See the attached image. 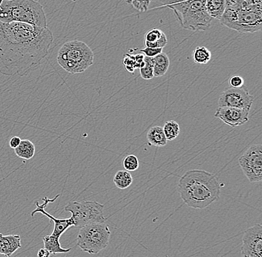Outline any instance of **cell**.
<instances>
[{
	"label": "cell",
	"mask_w": 262,
	"mask_h": 257,
	"mask_svg": "<svg viewBox=\"0 0 262 257\" xmlns=\"http://www.w3.org/2000/svg\"><path fill=\"white\" fill-rule=\"evenodd\" d=\"M48 28L0 21V73L25 76L48 55L53 43Z\"/></svg>",
	"instance_id": "cell-1"
},
{
	"label": "cell",
	"mask_w": 262,
	"mask_h": 257,
	"mask_svg": "<svg viewBox=\"0 0 262 257\" xmlns=\"http://www.w3.org/2000/svg\"><path fill=\"white\" fill-rule=\"evenodd\" d=\"M177 191L184 203L203 209L218 201L220 185L214 174L203 170H191L183 174L177 184Z\"/></svg>",
	"instance_id": "cell-2"
},
{
	"label": "cell",
	"mask_w": 262,
	"mask_h": 257,
	"mask_svg": "<svg viewBox=\"0 0 262 257\" xmlns=\"http://www.w3.org/2000/svg\"><path fill=\"white\" fill-rule=\"evenodd\" d=\"M220 22L241 34L262 30V0H226Z\"/></svg>",
	"instance_id": "cell-3"
},
{
	"label": "cell",
	"mask_w": 262,
	"mask_h": 257,
	"mask_svg": "<svg viewBox=\"0 0 262 257\" xmlns=\"http://www.w3.org/2000/svg\"><path fill=\"white\" fill-rule=\"evenodd\" d=\"M172 10L183 28L192 31L210 29L213 18L206 9V0H159Z\"/></svg>",
	"instance_id": "cell-4"
},
{
	"label": "cell",
	"mask_w": 262,
	"mask_h": 257,
	"mask_svg": "<svg viewBox=\"0 0 262 257\" xmlns=\"http://www.w3.org/2000/svg\"><path fill=\"white\" fill-rule=\"evenodd\" d=\"M0 21L48 28L44 7L35 0H0Z\"/></svg>",
	"instance_id": "cell-5"
},
{
	"label": "cell",
	"mask_w": 262,
	"mask_h": 257,
	"mask_svg": "<svg viewBox=\"0 0 262 257\" xmlns=\"http://www.w3.org/2000/svg\"><path fill=\"white\" fill-rule=\"evenodd\" d=\"M60 66L71 75L84 72L94 62L90 46L78 40L67 41L60 48L57 57Z\"/></svg>",
	"instance_id": "cell-6"
},
{
	"label": "cell",
	"mask_w": 262,
	"mask_h": 257,
	"mask_svg": "<svg viewBox=\"0 0 262 257\" xmlns=\"http://www.w3.org/2000/svg\"><path fill=\"white\" fill-rule=\"evenodd\" d=\"M110 236L105 222L85 225L80 228L77 236V246L87 254H98L108 246Z\"/></svg>",
	"instance_id": "cell-7"
},
{
	"label": "cell",
	"mask_w": 262,
	"mask_h": 257,
	"mask_svg": "<svg viewBox=\"0 0 262 257\" xmlns=\"http://www.w3.org/2000/svg\"><path fill=\"white\" fill-rule=\"evenodd\" d=\"M104 205L95 201H70L65 211L70 213L73 226L82 228L91 224L104 223L107 218L104 214Z\"/></svg>",
	"instance_id": "cell-8"
},
{
	"label": "cell",
	"mask_w": 262,
	"mask_h": 257,
	"mask_svg": "<svg viewBox=\"0 0 262 257\" xmlns=\"http://www.w3.org/2000/svg\"><path fill=\"white\" fill-rule=\"evenodd\" d=\"M242 171L250 182L262 180V146H252L238 159Z\"/></svg>",
	"instance_id": "cell-9"
},
{
	"label": "cell",
	"mask_w": 262,
	"mask_h": 257,
	"mask_svg": "<svg viewBox=\"0 0 262 257\" xmlns=\"http://www.w3.org/2000/svg\"><path fill=\"white\" fill-rule=\"evenodd\" d=\"M254 97L250 95L246 86L240 88H230L223 91L219 97V107H233L250 110Z\"/></svg>",
	"instance_id": "cell-10"
},
{
	"label": "cell",
	"mask_w": 262,
	"mask_h": 257,
	"mask_svg": "<svg viewBox=\"0 0 262 257\" xmlns=\"http://www.w3.org/2000/svg\"><path fill=\"white\" fill-rule=\"evenodd\" d=\"M241 257H262V226L256 224L242 237Z\"/></svg>",
	"instance_id": "cell-11"
},
{
	"label": "cell",
	"mask_w": 262,
	"mask_h": 257,
	"mask_svg": "<svg viewBox=\"0 0 262 257\" xmlns=\"http://www.w3.org/2000/svg\"><path fill=\"white\" fill-rule=\"evenodd\" d=\"M250 110L233 107H219L214 117L232 127L243 125L249 121Z\"/></svg>",
	"instance_id": "cell-12"
},
{
	"label": "cell",
	"mask_w": 262,
	"mask_h": 257,
	"mask_svg": "<svg viewBox=\"0 0 262 257\" xmlns=\"http://www.w3.org/2000/svg\"><path fill=\"white\" fill-rule=\"evenodd\" d=\"M60 195H56L53 199H50L48 197L46 196L44 198V204L41 205L38 201H37L35 203L37 208L31 213V217H34V214L36 213H40V214H44L46 216L48 217L49 218L50 221L54 223V229H53L52 233L51 235L54 236L60 237L63 234L67 231L70 227L73 226L72 220L71 218H58L51 215V214H48L46 211L45 208L47 206L48 203H51L54 202Z\"/></svg>",
	"instance_id": "cell-13"
},
{
	"label": "cell",
	"mask_w": 262,
	"mask_h": 257,
	"mask_svg": "<svg viewBox=\"0 0 262 257\" xmlns=\"http://www.w3.org/2000/svg\"><path fill=\"white\" fill-rule=\"evenodd\" d=\"M22 246L21 236L19 235H7L0 234V254L11 257L12 254Z\"/></svg>",
	"instance_id": "cell-14"
},
{
	"label": "cell",
	"mask_w": 262,
	"mask_h": 257,
	"mask_svg": "<svg viewBox=\"0 0 262 257\" xmlns=\"http://www.w3.org/2000/svg\"><path fill=\"white\" fill-rule=\"evenodd\" d=\"M167 43V40L166 34L159 28H153L146 33V47L163 48Z\"/></svg>",
	"instance_id": "cell-15"
},
{
	"label": "cell",
	"mask_w": 262,
	"mask_h": 257,
	"mask_svg": "<svg viewBox=\"0 0 262 257\" xmlns=\"http://www.w3.org/2000/svg\"><path fill=\"white\" fill-rule=\"evenodd\" d=\"M206 9L213 19L220 21L226 9V0H206Z\"/></svg>",
	"instance_id": "cell-16"
},
{
	"label": "cell",
	"mask_w": 262,
	"mask_h": 257,
	"mask_svg": "<svg viewBox=\"0 0 262 257\" xmlns=\"http://www.w3.org/2000/svg\"><path fill=\"white\" fill-rule=\"evenodd\" d=\"M170 60L166 53H160L154 57V77L160 78L166 75L169 68Z\"/></svg>",
	"instance_id": "cell-17"
},
{
	"label": "cell",
	"mask_w": 262,
	"mask_h": 257,
	"mask_svg": "<svg viewBox=\"0 0 262 257\" xmlns=\"http://www.w3.org/2000/svg\"><path fill=\"white\" fill-rule=\"evenodd\" d=\"M147 141L151 145L164 147L167 144V139L165 135L163 127L155 126L149 129L147 135Z\"/></svg>",
	"instance_id": "cell-18"
},
{
	"label": "cell",
	"mask_w": 262,
	"mask_h": 257,
	"mask_svg": "<svg viewBox=\"0 0 262 257\" xmlns=\"http://www.w3.org/2000/svg\"><path fill=\"white\" fill-rule=\"evenodd\" d=\"M35 146L28 139L21 140V144L14 149L16 155L23 159L30 160L35 155Z\"/></svg>",
	"instance_id": "cell-19"
},
{
	"label": "cell",
	"mask_w": 262,
	"mask_h": 257,
	"mask_svg": "<svg viewBox=\"0 0 262 257\" xmlns=\"http://www.w3.org/2000/svg\"><path fill=\"white\" fill-rule=\"evenodd\" d=\"M58 237L52 235L46 236L43 238L44 248L48 250L51 254H67L71 251V248H64L61 247Z\"/></svg>",
	"instance_id": "cell-20"
},
{
	"label": "cell",
	"mask_w": 262,
	"mask_h": 257,
	"mask_svg": "<svg viewBox=\"0 0 262 257\" xmlns=\"http://www.w3.org/2000/svg\"><path fill=\"white\" fill-rule=\"evenodd\" d=\"M114 182L119 189H127L132 185L133 177L128 171H119L116 173Z\"/></svg>",
	"instance_id": "cell-21"
},
{
	"label": "cell",
	"mask_w": 262,
	"mask_h": 257,
	"mask_svg": "<svg viewBox=\"0 0 262 257\" xmlns=\"http://www.w3.org/2000/svg\"><path fill=\"white\" fill-rule=\"evenodd\" d=\"M211 51L206 47H197L193 52V59L197 64H207L211 61Z\"/></svg>",
	"instance_id": "cell-22"
},
{
	"label": "cell",
	"mask_w": 262,
	"mask_h": 257,
	"mask_svg": "<svg viewBox=\"0 0 262 257\" xmlns=\"http://www.w3.org/2000/svg\"><path fill=\"white\" fill-rule=\"evenodd\" d=\"M167 141H173L180 134V126L175 121H168L163 127Z\"/></svg>",
	"instance_id": "cell-23"
},
{
	"label": "cell",
	"mask_w": 262,
	"mask_h": 257,
	"mask_svg": "<svg viewBox=\"0 0 262 257\" xmlns=\"http://www.w3.org/2000/svg\"><path fill=\"white\" fill-rule=\"evenodd\" d=\"M154 58L144 57V65L140 68V75L144 80H151L154 78Z\"/></svg>",
	"instance_id": "cell-24"
},
{
	"label": "cell",
	"mask_w": 262,
	"mask_h": 257,
	"mask_svg": "<svg viewBox=\"0 0 262 257\" xmlns=\"http://www.w3.org/2000/svg\"><path fill=\"white\" fill-rule=\"evenodd\" d=\"M123 167L128 172L137 171L140 167L138 158L134 155H127L123 160Z\"/></svg>",
	"instance_id": "cell-25"
},
{
	"label": "cell",
	"mask_w": 262,
	"mask_h": 257,
	"mask_svg": "<svg viewBox=\"0 0 262 257\" xmlns=\"http://www.w3.org/2000/svg\"><path fill=\"white\" fill-rule=\"evenodd\" d=\"M153 0H126V2L132 5L137 11L144 12L148 10L149 5Z\"/></svg>",
	"instance_id": "cell-26"
},
{
	"label": "cell",
	"mask_w": 262,
	"mask_h": 257,
	"mask_svg": "<svg viewBox=\"0 0 262 257\" xmlns=\"http://www.w3.org/2000/svg\"><path fill=\"white\" fill-rule=\"evenodd\" d=\"M124 68L128 72L134 74L136 68V61L134 55L126 54L124 58Z\"/></svg>",
	"instance_id": "cell-27"
},
{
	"label": "cell",
	"mask_w": 262,
	"mask_h": 257,
	"mask_svg": "<svg viewBox=\"0 0 262 257\" xmlns=\"http://www.w3.org/2000/svg\"><path fill=\"white\" fill-rule=\"evenodd\" d=\"M140 51L144 54V56L154 58V57L157 56L160 53L163 52V48L146 47V48L140 50Z\"/></svg>",
	"instance_id": "cell-28"
},
{
	"label": "cell",
	"mask_w": 262,
	"mask_h": 257,
	"mask_svg": "<svg viewBox=\"0 0 262 257\" xmlns=\"http://www.w3.org/2000/svg\"><path fill=\"white\" fill-rule=\"evenodd\" d=\"M229 83L232 88H240L244 85V80L240 75H236L230 78Z\"/></svg>",
	"instance_id": "cell-29"
},
{
	"label": "cell",
	"mask_w": 262,
	"mask_h": 257,
	"mask_svg": "<svg viewBox=\"0 0 262 257\" xmlns=\"http://www.w3.org/2000/svg\"><path fill=\"white\" fill-rule=\"evenodd\" d=\"M144 55L143 53H140V54H136L134 55V58H135L136 61V68L140 69V68H143L144 65Z\"/></svg>",
	"instance_id": "cell-30"
},
{
	"label": "cell",
	"mask_w": 262,
	"mask_h": 257,
	"mask_svg": "<svg viewBox=\"0 0 262 257\" xmlns=\"http://www.w3.org/2000/svg\"><path fill=\"white\" fill-rule=\"evenodd\" d=\"M21 138L18 136H14L10 139L9 146L11 149H15L20 145L21 142Z\"/></svg>",
	"instance_id": "cell-31"
},
{
	"label": "cell",
	"mask_w": 262,
	"mask_h": 257,
	"mask_svg": "<svg viewBox=\"0 0 262 257\" xmlns=\"http://www.w3.org/2000/svg\"><path fill=\"white\" fill-rule=\"evenodd\" d=\"M50 256H51V253L45 248H41L37 252V257H50Z\"/></svg>",
	"instance_id": "cell-32"
},
{
	"label": "cell",
	"mask_w": 262,
	"mask_h": 257,
	"mask_svg": "<svg viewBox=\"0 0 262 257\" xmlns=\"http://www.w3.org/2000/svg\"><path fill=\"white\" fill-rule=\"evenodd\" d=\"M70 1H71V2H77V1H79V0H70Z\"/></svg>",
	"instance_id": "cell-33"
}]
</instances>
